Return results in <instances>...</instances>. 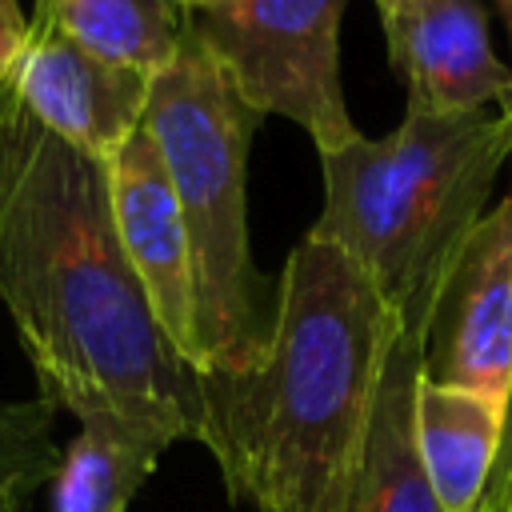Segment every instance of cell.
I'll use <instances>...</instances> for the list:
<instances>
[{
	"label": "cell",
	"instance_id": "8fae6325",
	"mask_svg": "<svg viewBox=\"0 0 512 512\" xmlns=\"http://www.w3.org/2000/svg\"><path fill=\"white\" fill-rule=\"evenodd\" d=\"M76 424L52 476V512H128L160 456L184 440L176 424L132 412H92Z\"/></svg>",
	"mask_w": 512,
	"mask_h": 512
},
{
	"label": "cell",
	"instance_id": "ffe728a7",
	"mask_svg": "<svg viewBox=\"0 0 512 512\" xmlns=\"http://www.w3.org/2000/svg\"><path fill=\"white\" fill-rule=\"evenodd\" d=\"M0 512H20V504H12V500H4V496H0Z\"/></svg>",
	"mask_w": 512,
	"mask_h": 512
},
{
	"label": "cell",
	"instance_id": "30bf717a",
	"mask_svg": "<svg viewBox=\"0 0 512 512\" xmlns=\"http://www.w3.org/2000/svg\"><path fill=\"white\" fill-rule=\"evenodd\" d=\"M424 376V328L400 324L380 372L368 432L348 488V512H440L416 448V388Z\"/></svg>",
	"mask_w": 512,
	"mask_h": 512
},
{
	"label": "cell",
	"instance_id": "5bb4252c",
	"mask_svg": "<svg viewBox=\"0 0 512 512\" xmlns=\"http://www.w3.org/2000/svg\"><path fill=\"white\" fill-rule=\"evenodd\" d=\"M56 408L36 400H0V496L20 504L28 488L52 484L60 448L52 440Z\"/></svg>",
	"mask_w": 512,
	"mask_h": 512
},
{
	"label": "cell",
	"instance_id": "9c48e42d",
	"mask_svg": "<svg viewBox=\"0 0 512 512\" xmlns=\"http://www.w3.org/2000/svg\"><path fill=\"white\" fill-rule=\"evenodd\" d=\"M112 220L132 276L172 352L196 368V280L180 204L160 148L140 124L108 164Z\"/></svg>",
	"mask_w": 512,
	"mask_h": 512
},
{
	"label": "cell",
	"instance_id": "ba28073f",
	"mask_svg": "<svg viewBox=\"0 0 512 512\" xmlns=\"http://www.w3.org/2000/svg\"><path fill=\"white\" fill-rule=\"evenodd\" d=\"M376 12L404 108L456 116L512 104V68L496 56L476 0H388Z\"/></svg>",
	"mask_w": 512,
	"mask_h": 512
},
{
	"label": "cell",
	"instance_id": "d6986e66",
	"mask_svg": "<svg viewBox=\"0 0 512 512\" xmlns=\"http://www.w3.org/2000/svg\"><path fill=\"white\" fill-rule=\"evenodd\" d=\"M180 4V12H200V8H212L216 0H176Z\"/></svg>",
	"mask_w": 512,
	"mask_h": 512
},
{
	"label": "cell",
	"instance_id": "ac0fdd59",
	"mask_svg": "<svg viewBox=\"0 0 512 512\" xmlns=\"http://www.w3.org/2000/svg\"><path fill=\"white\" fill-rule=\"evenodd\" d=\"M496 8H500V20H504V28H508V44H512V0H496ZM512 68V64H508Z\"/></svg>",
	"mask_w": 512,
	"mask_h": 512
},
{
	"label": "cell",
	"instance_id": "277c9868",
	"mask_svg": "<svg viewBox=\"0 0 512 512\" xmlns=\"http://www.w3.org/2000/svg\"><path fill=\"white\" fill-rule=\"evenodd\" d=\"M260 120L184 24L176 60L152 76L144 128L164 156L188 236L196 372L252 364L272 332L276 280L256 268L248 240V152Z\"/></svg>",
	"mask_w": 512,
	"mask_h": 512
},
{
	"label": "cell",
	"instance_id": "2e32d148",
	"mask_svg": "<svg viewBox=\"0 0 512 512\" xmlns=\"http://www.w3.org/2000/svg\"><path fill=\"white\" fill-rule=\"evenodd\" d=\"M512 116V104L504 108ZM504 480H512V396H508V416H504V440H500V456H496V468H492V480H488V492L500 488ZM484 492V496H488Z\"/></svg>",
	"mask_w": 512,
	"mask_h": 512
},
{
	"label": "cell",
	"instance_id": "7a4b0ae2",
	"mask_svg": "<svg viewBox=\"0 0 512 512\" xmlns=\"http://www.w3.org/2000/svg\"><path fill=\"white\" fill-rule=\"evenodd\" d=\"M400 316L328 240L304 232L276 276L260 356L200 372V428L232 500L256 512H348Z\"/></svg>",
	"mask_w": 512,
	"mask_h": 512
},
{
	"label": "cell",
	"instance_id": "8992f818",
	"mask_svg": "<svg viewBox=\"0 0 512 512\" xmlns=\"http://www.w3.org/2000/svg\"><path fill=\"white\" fill-rule=\"evenodd\" d=\"M424 376L508 408L512 396V192L456 248L424 328Z\"/></svg>",
	"mask_w": 512,
	"mask_h": 512
},
{
	"label": "cell",
	"instance_id": "6da1fadb",
	"mask_svg": "<svg viewBox=\"0 0 512 512\" xmlns=\"http://www.w3.org/2000/svg\"><path fill=\"white\" fill-rule=\"evenodd\" d=\"M0 304L60 412L156 416L196 440L200 372L164 340L132 276L108 164L52 136L0 88Z\"/></svg>",
	"mask_w": 512,
	"mask_h": 512
},
{
	"label": "cell",
	"instance_id": "3957f363",
	"mask_svg": "<svg viewBox=\"0 0 512 512\" xmlns=\"http://www.w3.org/2000/svg\"><path fill=\"white\" fill-rule=\"evenodd\" d=\"M504 160H512L504 108L456 116L404 108L388 136L360 132L320 152L324 208L308 232L336 244L400 324L428 328L436 288L488 212Z\"/></svg>",
	"mask_w": 512,
	"mask_h": 512
},
{
	"label": "cell",
	"instance_id": "5b68a950",
	"mask_svg": "<svg viewBox=\"0 0 512 512\" xmlns=\"http://www.w3.org/2000/svg\"><path fill=\"white\" fill-rule=\"evenodd\" d=\"M348 0H216L184 12L232 88L260 116H284L320 152L360 136L340 80V16Z\"/></svg>",
	"mask_w": 512,
	"mask_h": 512
},
{
	"label": "cell",
	"instance_id": "7c38bea8",
	"mask_svg": "<svg viewBox=\"0 0 512 512\" xmlns=\"http://www.w3.org/2000/svg\"><path fill=\"white\" fill-rule=\"evenodd\" d=\"M508 408L464 388L432 384L416 388V448L440 512H480Z\"/></svg>",
	"mask_w": 512,
	"mask_h": 512
},
{
	"label": "cell",
	"instance_id": "e0dca14e",
	"mask_svg": "<svg viewBox=\"0 0 512 512\" xmlns=\"http://www.w3.org/2000/svg\"><path fill=\"white\" fill-rule=\"evenodd\" d=\"M480 512H512V480H504L500 488H492L480 504Z\"/></svg>",
	"mask_w": 512,
	"mask_h": 512
},
{
	"label": "cell",
	"instance_id": "9a60e30c",
	"mask_svg": "<svg viewBox=\"0 0 512 512\" xmlns=\"http://www.w3.org/2000/svg\"><path fill=\"white\" fill-rule=\"evenodd\" d=\"M24 40H28V16H24L20 0H0V88L8 84Z\"/></svg>",
	"mask_w": 512,
	"mask_h": 512
},
{
	"label": "cell",
	"instance_id": "4fadbf2b",
	"mask_svg": "<svg viewBox=\"0 0 512 512\" xmlns=\"http://www.w3.org/2000/svg\"><path fill=\"white\" fill-rule=\"evenodd\" d=\"M32 20L144 76H160L184 40V12L176 0H36Z\"/></svg>",
	"mask_w": 512,
	"mask_h": 512
},
{
	"label": "cell",
	"instance_id": "44dd1931",
	"mask_svg": "<svg viewBox=\"0 0 512 512\" xmlns=\"http://www.w3.org/2000/svg\"><path fill=\"white\" fill-rule=\"evenodd\" d=\"M376 4H388V0H376Z\"/></svg>",
	"mask_w": 512,
	"mask_h": 512
},
{
	"label": "cell",
	"instance_id": "52a82bcc",
	"mask_svg": "<svg viewBox=\"0 0 512 512\" xmlns=\"http://www.w3.org/2000/svg\"><path fill=\"white\" fill-rule=\"evenodd\" d=\"M4 88L52 136L100 164H112V156L144 124L152 76L108 64L52 24L28 20V40Z\"/></svg>",
	"mask_w": 512,
	"mask_h": 512
}]
</instances>
